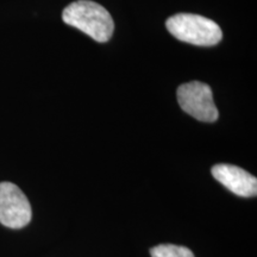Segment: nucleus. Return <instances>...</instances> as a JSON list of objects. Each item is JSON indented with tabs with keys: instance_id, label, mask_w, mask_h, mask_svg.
<instances>
[{
	"instance_id": "423d86ee",
	"label": "nucleus",
	"mask_w": 257,
	"mask_h": 257,
	"mask_svg": "<svg viewBox=\"0 0 257 257\" xmlns=\"http://www.w3.org/2000/svg\"><path fill=\"white\" fill-rule=\"evenodd\" d=\"M152 257H194L191 250L186 246L174 245V244H161L150 250Z\"/></svg>"
},
{
	"instance_id": "f257e3e1",
	"label": "nucleus",
	"mask_w": 257,
	"mask_h": 257,
	"mask_svg": "<svg viewBox=\"0 0 257 257\" xmlns=\"http://www.w3.org/2000/svg\"><path fill=\"white\" fill-rule=\"evenodd\" d=\"M62 19L66 24L79 29L96 42H107L112 37L114 23L105 8L91 0H78L64 9Z\"/></svg>"
},
{
	"instance_id": "7ed1b4c3",
	"label": "nucleus",
	"mask_w": 257,
	"mask_h": 257,
	"mask_svg": "<svg viewBox=\"0 0 257 257\" xmlns=\"http://www.w3.org/2000/svg\"><path fill=\"white\" fill-rule=\"evenodd\" d=\"M178 100L182 110L195 119L205 123H213L218 119L212 89L206 83L199 81L184 83L178 88Z\"/></svg>"
},
{
	"instance_id": "20e7f679",
	"label": "nucleus",
	"mask_w": 257,
	"mask_h": 257,
	"mask_svg": "<svg viewBox=\"0 0 257 257\" xmlns=\"http://www.w3.org/2000/svg\"><path fill=\"white\" fill-rule=\"evenodd\" d=\"M31 217V205L21 188L11 182H0V223L10 229H22Z\"/></svg>"
},
{
	"instance_id": "f03ea898",
	"label": "nucleus",
	"mask_w": 257,
	"mask_h": 257,
	"mask_svg": "<svg viewBox=\"0 0 257 257\" xmlns=\"http://www.w3.org/2000/svg\"><path fill=\"white\" fill-rule=\"evenodd\" d=\"M166 27L175 38L194 46H216L223 38V32L216 22L198 15L172 16L166 22Z\"/></svg>"
},
{
	"instance_id": "39448f33",
	"label": "nucleus",
	"mask_w": 257,
	"mask_h": 257,
	"mask_svg": "<svg viewBox=\"0 0 257 257\" xmlns=\"http://www.w3.org/2000/svg\"><path fill=\"white\" fill-rule=\"evenodd\" d=\"M212 175L238 197H256L257 179L239 167L221 163L212 168Z\"/></svg>"
}]
</instances>
